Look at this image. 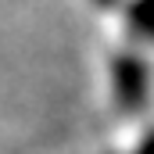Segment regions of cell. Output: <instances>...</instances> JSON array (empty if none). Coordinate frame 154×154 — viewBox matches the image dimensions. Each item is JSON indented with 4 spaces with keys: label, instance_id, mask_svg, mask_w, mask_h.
<instances>
[{
    "label": "cell",
    "instance_id": "3957f363",
    "mask_svg": "<svg viewBox=\"0 0 154 154\" xmlns=\"http://www.w3.org/2000/svg\"><path fill=\"white\" fill-rule=\"evenodd\" d=\"M133 154H154V136H147V140H143V143H140Z\"/></svg>",
    "mask_w": 154,
    "mask_h": 154
},
{
    "label": "cell",
    "instance_id": "6da1fadb",
    "mask_svg": "<svg viewBox=\"0 0 154 154\" xmlns=\"http://www.w3.org/2000/svg\"><path fill=\"white\" fill-rule=\"evenodd\" d=\"M111 86H115V100L122 111H140L147 100V68L140 57L122 54L111 65Z\"/></svg>",
    "mask_w": 154,
    "mask_h": 154
},
{
    "label": "cell",
    "instance_id": "277c9868",
    "mask_svg": "<svg viewBox=\"0 0 154 154\" xmlns=\"http://www.w3.org/2000/svg\"><path fill=\"white\" fill-rule=\"evenodd\" d=\"M97 4H115V0H97Z\"/></svg>",
    "mask_w": 154,
    "mask_h": 154
},
{
    "label": "cell",
    "instance_id": "7a4b0ae2",
    "mask_svg": "<svg viewBox=\"0 0 154 154\" xmlns=\"http://www.w3.org/2000/svg\"><path fill=\"white\" fill-rule=\"evenodd\" d=\"M129 25L143 39H154V0H133L129 4Z\"/></svg>",
    "mask_w": 154,
    "mask_h": 154
}]
</instances>
